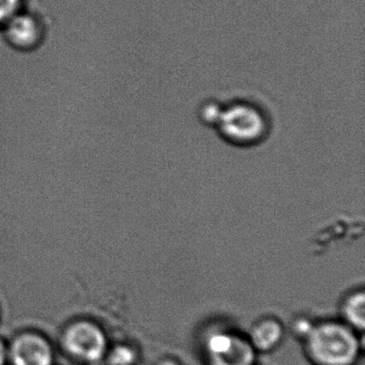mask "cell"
<instances>
[{
    "instance_id": "obj_10",
    "label": "cell",
    "mask_w": 365,
    "mask_h": 365,
    "mask_svg": "<svg viewBox=\"0 0 365 365\" xmlns=\"http://www.w3.org/2000/svg\"><path fill=\"white\" fill-rule=\"evenodd\" d=\"M26 0H0V27L22 10L26 9Z\"/></svg>"
},
{
    "instance_id": "obj_11",
    "label": "cell",
    "mask_w": 365,
    "mask_h": 365,
    "mask_svg": "<svg viewBox=\"0 0 365 365\" xmlns=\"http://www.w3.org/2000/svg\"><path fill=\"white\" fill-rule=\"evenodd\" d=\"M315 319L307 317V316H297L290 324V333L294 335V339L302 341L305 339L312 327H313Z\"/></svg>"
},
{
    "instance_id": "obj_3",
    "label": "cell",
    "mask_w": 365,
    "mask_h": 365,
    "mask_svg": "<svg viewBox=\"0 0 365 365\" xmlns=\"http://www.w3.org/2000/svg\"><path fill=\"white\" fill-rule=\"evenodd\" d=\"M197 346L204 365H257L258 354L245 332L227 322L206 324Z\"/></svg>"
},
{
    "instance_id": "obj_12",
    "label": "cell",
    "mask_w": 365,
    "mask_h": 365,
    "mask_svg": "<svg viewBox=\"0 0 365 365\" xmlns=\"http://www.w3.org/2000/svg\"><path fill=\"white\" fill-rule=\"evenodd\" d=\"M0 365H8V341L0 337Z\"/></svg>"
},
{
    "instance_id": "obj_13",
    "label": "cell",
    "mask_w": 365,
    "mask_h": 365,
    "mask_svg": "<svg viewBox=\"0 0 365 365\" xmlns=\"http://www.w3.org/2000/svg\"><path fill=\"white\" fill-rule=\"evenodd\" d=\"M157 365H181V363H179L177 359L172 358V356H166V358L159 360V363Z\"/></svg>"
},
{
    "instance_id": "obj_6",
    "label": "cell",
    "mask_w": 365,
    "mask_h": 365,
    "mask_svg": "<svg viewBox=\"0 0 365 365\" xmlns=\"http://www.w3.org/2000/svg\"><path fill=\"white\" fill-rule=\"evenodd\" d=\"M56 351L43 333L27 329L8 341V365H55Z\"/></svg>"
},
{
    "instance_id": "obj_4",
    "label": "cell",
    "mask_w": 365,
    "mask_h": 365,
    "mask_svg": "<svg viewBox=\"0 0 365 365\" xmlns=\"http://www.w3.org/2000/svg\"><path fill=\"white\" fill-rule=\"evenodd\" d=\"M59 345L72 360L93 365L103 362L110 343L101 324L91 318L80 317L65 324Z\"/></svg>"
},
{
    "instance_id": "obj_7",
    "label": "cell",
    "mask_w": 365,
    "mask_h": 365,
    "mask_svg": "<svg viewBox=\"0 0 365 365\" xmlns=\"http://www.w3.org/2000/svg\"><path fill=\"white\" fill-rule=\"evenodd\" d=\"M285 324L274 316H264L255 320L245 332L252 347L258 354H271L283 345L286 339Z\"/></svg>"
},
{
    "instance_id": "obj_2",
    "label": "cell",
    "mask_w": 365,
    "mask_h": 365,
    "mask_svg": "<svg viewBox=\"0 0 365 365\" xmlns=\"http://www.w3.org/2000/svg\"><path fill=\"white\" fill-rule=\"evenodd\" d=\"M301 344L312 365H359L364 354V334L339 318L315 319Z\"/></svg>"
},
{
    "instance_id": "obj_8",
    "label": "cell",
    "mask_w": 365,
    "mask_h": 365,
    "mask_svg": "<svg viewBox=\"0 0 365 365\" xmlns=\"http://www.w3.org/2000/svg\"><path fill=\"white\" fill-rule=\"evenodd\" d=\"M337 318L359 333L364 334L365 292L363 287L354 288L341 298Z\"/></svg>"
},
{
    "instance_id": "obj_1",
    "label": "cell",
    "mask_w": 365,
    "mask_h": 365,
    "mask_svg": "<svg viewBox=\"0 0 365 365\" xmlns=\"http://www.w3.org/2000/svg\"><path fill=\"white\" fill-rule=\"evenodd\" d=\"M209 129L232 148H255L270 138L272 116L268 108L253 98L217 99Z\"/></svg>"
},
{
    "instance_id": "obj_5",
    "label": "cell",
    "mask_w": 365,
    "mask_h": 365,
    "mask_svg": "<svg viewBox=\"0 0 365 365\" xmlns=\"http://www.w3.org/2000/svg\"><path fill=\"white\" fill-rule=\"evenodd\" d=\"M6 43L14 51L31 53L50 43L46 21L36 12L24 9L0 27Z\"/></svg>"
},
{
    "instance_id": "obj_9",
    "label": "cell",
    "mask_w": 365,
    "mask_h": 365,
    "mask_svg": "<svg viewBox=\"0 0 365 365\" xmlns=\"http://www.w3.org/2000/svg\"><path fill=\"white\" fill-rule=\"evenodd\" d=\"M140 359V349L133 344H110L103 362L106 365H138Z\"/></svg>"
}]
</instances>
